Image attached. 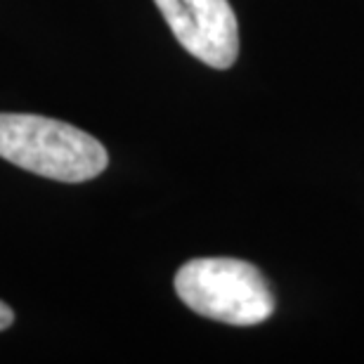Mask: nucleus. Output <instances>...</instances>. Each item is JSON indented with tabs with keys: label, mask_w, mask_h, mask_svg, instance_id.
<instances>
[{
	"label": "nucleus",
	"mask_w": 364,
	"mask_h": 364,
	"mask_svg": "<svg viewBox=\"0 0 364 364\" xmlns=\"http://www.w3.org/2000/svg\"><path fill=\"white\" fill-rule=\"evenodd\" d=\"M12 322H14V312H12V308H10L7 303L0 301V331H5L7 326H12Z\"/></svg>",
	"instance_id": "4"
},
{
	"label": "nucleus",
	"mask_w": 364,
	"mask_h": 364,
	"mask_svg": "<svg viewBox=\"0 0 364 364\" xmlns=\"http://www.w3.org/2000/svg\"><path fill=\"white\" fill-rule=\"evenodd\" d=\"M189 55L213 69H230L239 55V24L228 0H154Z\"/></svg>",
	"instance_id": "3"
},
{
	"label": "nucleus",
	"mask_w": 364,
	"mask_h": 364,
	"mask_svg": "<svg viewBox=\"0 0 364 364\" xmlns=\"http://www.w3.org/2000/svg\"><path fill=\"white\" fill-rule=\"evenodd\" d=\"M176 294L196 315L253 326L270 319L274 296L256 265L237 258H194L176 274Z\"/></svg>",
	"instance_id": "2"
},
{
	"label": "nucleus",
	"mask_w": 364,
	"mask_h": 364,
	"mask_svg": "<svg viewBox=\"0 0 364 364\" xmlns=\"http://www.w3.org/2000/svg\"><path fill=\"white\" fill-rule=\"evenodd\" d=\"M0 156L57 182H85L107 168L105 144L81 128L36 114H0Z\"/></svg>",
	"instance_id": "1"
}]
</instances>
